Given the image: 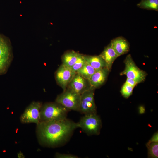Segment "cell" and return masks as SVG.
<instances>
[{
	"instance_id": "9c48e42d",
	"label": "cell",
	"mask_w": 158,
	"mask_h": 158,
	"mask_svg": "<svg viewBox=\"0 0 158 158\" xmlns=\"http://www.w3.org/2000/svg\"><path fill=\"white\" fill-rule=\"evenodd\" d=\"M66 88L81 95L85 91L93 88L92 87L89 79L76 73Z\"/></svg>"
},
{
	"instance_id": "d6986e66",
	"label": "cell",
	"mask_w": 158,
	"mask_h": 158,
	"mask_svg": "<svg viewBox=\"0 0 158 158\" xmlns=\"http://www.w3.org/2000/svg\"><path fill=\"white\" fill-rule=\"evenodd\" d=\"M86 62L85 55L80 54L77 60L71 68L73 71L76 73Z\"/></svg>"
},
{
	"instance_id": "44dd1931",
	"label": "cell",
	"mask_w": 158,
	"mask_h": 158,
	"mask_svg": "<svg viewBox=\"0 0 158 158\" xmlns=\"http://www.w3.org/2000/svg\"><path fill=\"white\" fill-rule=\"evenodd\" d=\"M55 157L57 158H77L78 157L73 154H69L56 153Z\"/></svg>"
},
{
	"instance_id": "9a60e30c",
	"label": "cell",
	"mask_w": 158,
	"mask_h": 158,
	"mask_svg": "<svg viewBox=\"0 0 158 158\" xmlns=\"http://www.w3.org/2000/svg\"><path fill=\"white\" fill-rule=\"evenodd\" d=\"M79 54L73 51L66 52L61 57L62 64L71 68L76 61Z\"/></svg>"
},
{
	"instance_id": "4fadbf2b",
	"label": "cell",
	"mask_w": 158,
	"mask_h": 158,
	"mask_svg": "<svg viewBox=\"0 0 158 158\" xmlns=\"http://www.w3.org/2000/svg\"><path fill=\"white\" fill-rule=\"evenodd\" d=\"M100 55L104 60L106 68L110 71L115 60L118 56L111 46L110 43L106 47Z\"/></svg>"
},
{
	"instance_id": "ba28073f",
	"label": "cell",
	"mask_w": 158,
	"mask_h": 158,
	"mask_svg": "<svg viewBox=\"0 0 158 158\" xmlns=\"http://www.w3.org/2000/svg\"><path fill=\"white\" fill-rule=\"evenodd\" d=\"M76 73L71 68L62 64L55 72V79L58 84L64 90Z\"/></svg>"
},
{
	"instance_id": "30bf717a",
	"label": "cell",
	"mask_w": 158,
	"mask_h": 158,
	"mask_svg": "<svg viewBox=\"0 0 158 158\" xmlns=\"http://www.w3.org/2000/svg\"><path fill=\"white\" fill-rule=\"evenodd\" d=\"M11 61L9 47L4 39L0 37V75L6 72Z\"/></svg>"
},
{
	"instance_id": "cb8c5ba5",
	"label": "cell",
	"mask_w": 158,
	"mask_h": 158,
	"mask_svg": "<svg viewBox=\"0 0 158 158\" xmlns=\"http://www.w3.org/2000/svg\"><path fill=\"white\" fill-rule=\"evenodd\" d=\"M139 111L140 113H143L145 111L144 108L142 106L140 107L139 108Z\"/></svg>"
},
{
	"instance_id": "6da1fadb",
	"label": "cell",
	"mask_w": 158,
	"mask_h": 158,
	"mask_svg": "<svg viewBox=\"0 0 158 158\" xmlns=\"http://www.w3.org/2000/svg\"><path fill=\"white\" fill-rule=\"evenodd\" d=\"M37 133L43 145L55 147L66 142L74 130L79 127L78 123L66 118L59 121L40 122L37 125Z\"/></svg>"
},
{
	"instance_id": "8fae6325",
	"label": "cell",
	"mask_w": 158,
	"mask_h": 158,
	"mask_svg": "<svg viewBox=\"0 0 158 158\" xmlns=\"http://www.w3.org/2000/svg\"><path fill=\"white\" fill-rule=\"evenodd\" d=\"M110 44L118 56L126 54L129 50V43L123 37H118L114 39L111 41Z\"/></svg>"
},
{
	"instance_id": "7a4b0ae2",
	"label": "cell",
	"mask_w": 158,
	"mask_h": 158,
	"mask_svg": "<svg viewBox=\"0 0 158 158\" xmlns=\"http://www.w3.org/2000/svg\"><path fill=\"white\" fill-rule=\"evenodd\" d=\"M69 111L56 102L45 103L42 104L41 109L40 122L64 119L67 118V113Z\"/></svg>"
},
{
	"instance_id": "5b68a950",
	"label": "cell",
	"mask_w": 158,
	"mask_h": 158,
	"mask_svg": "<svg viewBox=\"0 0 158 158\" xmlns=\"http://www.w3.org/2000/svg\"><path fill=\"white\" fill-rule=\"evenodd\" d=\"M124 62L125 68L121 73V75H126L127 78L134 80L138 84L144 81L147 73L136 66L130 55L127 56Z\"/></svg>"
},
{
	"instance_id": "603a6c76",
	"label": "cell",
	"mask_w": 158,
	"mask_h": 158,
	"mask_svg": "<svg viewBox=\"0 0 158 158\" xmlns=\"http://www.w3.org/2000/svg\"><path fill=\"white\" fill-rule=\"evenodd\" d=\"M158 142V133H156L153 136L152 138L148 142Z\"/></svg>"
},
{
	"instance_id": "7402d4cb",
	"label": "cell",
	"mask_w": 158,
	"mask_h": 158,
	"mask_svg": "<svg viewBox=\"0 0 158 158\" xmlns=\"http://www.w3.org/2000/svg\"><path fill=\"white\" fill-rule=\"evenodd\" d=\"M127 83L134 87L138 83L134 80L127 78L126 81Z\"/></svg>"
},
{
	"instance_id": "7c38bea8",
	"label": "cell",
	"mask_w": 158,
	"mask_h": 158,
	"mask_svg": "<svg viewBox=\"0 0 158 158\" xmlns=\"http://www.w3.org/2000/svg\"><path fill=\"white\" fill-rule=\"evenodd\" d=\"M109 71L106 68L96 70L89 80L92 87L95 89L101 85L105 81Z\"/></svg>"
},
{
	"instance_id": "ffe728a7",
	"label": "cell",
	"mask_w": 158,
	"mask_h": 158,
	"mask_svg": "<svg viewBox=\"0 0 158 158\" xmlns=\"http://www.w3.org/2000/svg\"><path fill=\"white\" fill-rule=\"evenodd\" d=\"M134 87L125 82L122 86L121 90L122 95L124 98H128L132 94Z\"/></svg>"
},
{
	"instance_id": "3957f363",
	"label": "cell",
	"mask_w": 158,
	"mask_h": 158,
	"mask_svg": "<svg viewBox=\"0 0 158 158\" xmlns=\"http://www.w3.org/2000/svg\"><path fill=\"white\" fill-rule=\"evenodd\" d=\"M78 123L79 128L88 135H97L99 133L101 121L96 113L84 115Z\"/></svg>"
},
{
	"instance_id": "2e32d148",
	"label": "cell",
	"mask_w": 158,
	"mask_h": 158,
	"mask_svg": "<svg viewBox=\"0 0 158 158\" xmlns=\"http://www.w3.org/2000/svg\"><path fill=\"white\" fill-rule=\"evenodd\" d=\"M137 6L142 9L158 11V0H141Z\"/></svg>"
},
{
	"instance_id": "8992f818",
	"label": "cell",
	"mask_w": 158,
	"mask_h": 158,
	"mask_svg": "<svg viewBox=\"0 0 158 158\" xmlns=\"http://www.w3.org/2000/svg\"><path fill=\"white\" fill-rule=\"evenodd\" d=\"M42 103L38 101L32 102L25 109L20 119L23 123H34L37 124L40 122V113Z\"/></svg>"
},
{
	"instance_id": "277c9868",
	"label": "cell",
	"mask_w": 158,
	"mask_h": 158,
	"mask_svg": "<svg viewBox=\"0 0 158 158\" xmlns=\"http://www.w3.org/2000/svg\"><path fill=\"white\" fill-rule=\"evenodd\" d=\"M81 95L67 88L58 95L55 102L70 110L78 111Z\"/></svg>"
},
{
	"instance_id": "ac0fdd59",
	"label": "cell",
	"mask_w": 158,
	"mask_h": 158,
	"mask_svg": "<svg viewBox=\"0 0 158 158\" xmlns=\"http://www.w3.org/2000/svg\"><path fill=\"white\" fill-rule=\"evenodd\" d=\"M158 142H148L146 145L148 149L149 157L157 158L158 157Z\"/></svg>"
},
{
	"instance_id": "52a82bcc",
	"label": "cell",
	"mask_w": 158,
	"mask_h": 158,
	"mask_svg": "<svg viewBox=\"0 0 158 158\" xmlns=\"http://www.w3.org/2000/svg\"><path fill=\"white\" fill-rule=\"evenodd\" d=\"M92 88L81 95L78 111L84 115L96 113V108L94 99V90Z\"/></svg>"
},
{
	"instance_id": "5bb4252c",
	"label": "cell",
	"mask_w": 158,
	"mask_h": 158,
	"mask_svg": "<svg viewBox=\"0 0 158 158\" xmlns=\"http://www.w3.org/2000/svg\"><path fill=\"white\" fill-rule=\"evenodd\" d=\"M85 58L86 62L95 70L106 68L105 62L100 55L94 56L85 55Z\"/></svg>"
},
{
	"instance_id": "e0dca14e",
	"label": "cell",
	"mask_w": 158,
	"mask_h": 158,
	"mask_svg": "<svg viewBox=\"0 0 158 158\" xmlns=\"http://www.w3.org/2000/svg\"><path fill=\"white\" fill-rule=\"evenodd\" d=\"M95 70L86 62L84 65L79 69L76 73L82 77L89 80Z\"/></svg>"
}]
</instances>
